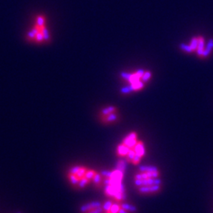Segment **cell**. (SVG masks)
I'll list each match as a JSON object with an SVG mask.
<instances>
[{"instance_id":"obj_6","label":"cell","mask_w":213,"mask_h":213,"mask_svg":"<svg viewBox=\"0 0 213 213\" xmlns=\"http://www.w3.org/2000/svg\"><path fill=\"white\" fill-rule=\"evenodd\" d=\"M213 49V39H210V40H208V44H207V46H206L205 49L204 50V52L203 54H202V56L204 57H206V56H208L209 54H210V52L212 51V50Z\"/></svg>"},{"instance_id":"obj_3","label":"cell","mask_w":213,"mask_h":213,"mask_svg":"<svg viewBox=\"0 0 213 213\" xmlns=\"http://www.w3.org/2000/svg\"><path fill=\"white\" fill-rule=\"evenodd\" d=\"M101 207V203L99 201H92L90 203L85 204L84 205H82L81 207V212H87L90 210L95 209V208H99Z\"/></svg>"},{"instance_id":"obj_4","label":"cell","mask_w":213,"mask_h":213,"mask_svg":"<svg viewBox=\"0 0 213 213\" xmlns=\"http://www.w3.org/2000/svg\"><path fill=\"white\" fill-rule=\"evenodd\" d=\"M143 87H144L143 82L138 81L137 82V83H134V84H131L130 85H129V86L123 88V89H122V92H124V93H128V92H130L131 91H134V90L140 89L143 88Z\"/></svg>"},{"instance_id":"obj_23","label":"cell","mask_w":213,"mask_h":213,"mask_svg":"<svg viewBox=\"0 0 213 213\" xmlns=\"http://www.w3.org/2000/svg\"><path fill=\"white\" fill-rule=\"evenodd\" d=\"M17 213H21V212H17Z\"/></svg>"},{"instance_id":"obj_5","label":"cell","mask_w":213,"mask_h":213,"mask_svg":"<svg viewBox=\"0 0 213 213\" xmlns=\"http://www.w3.org/2000/svg\"><path fill=\"white\" fill-rule=\"evenodd\" d=\"M134 150L136 152V155H138L141 157H142L144 155V148L142 142H137L134 147Z\"/></svg>"},{"instance_id":"obj_1","label":"cell","mask_w":213,"mask_h":213,"mask_svg":"<svg viewBox=\"0 0 213 213\" xmlns=\"http://www.w3.org/2000/svg\"><path fill=\"white\" fill-rule=\"evenodd\" d=\"M29 40H33L36 43H44L45 40H49V33L45 24L40 25L36 22L34 27L28 33Z\"/></svg>"},{"instance_id":"obj_9","label":"cell","mask_w":213,"mask_h":213,"mask_svg":"<svg viewBox=\"0 0 213 213\" xmlns=\"http://www.w3.org/2000/svg\"><path fill=\"white\" fill-rule=\"evenodd\" d=\"M126 165H127V159H120L118 164H117V168L118 170H120L122 172L125 171L126 170Z\"/></svg>"},{"instance_id":"obj_13","label":"cell","mask_w":213,"mask_h":213,"mask_svg":"<svg viewBox=\"0 0 213 213\" xmlns=\"http://www.w3.org/2000/svg\"><path fill=\"white\" fill-rule=\"evenodd\" d=\"M96 172L95 171H92V170L87 171L86 173H85V174H84V177H85L87 179L90 180V179H93V177H94V175L96 174Z\"/></svg>"},{"instance_id":"obj_11","label":"cell","mask_w":213,"mask_h":213,"mask_svg":"<svg viewBox=\"0 0 213 213\" xmlns=\"http://www.w3.org/2000/svg\"><path fill=\"white\" fill-rule=\"evenodd\" d=\"M69 181H70V182H71L73 185H77V184L79 183L80 179L76 175V174L69 173Z\"/></svg>"},{"instance_id":"obj_10","label":"cell","mask_w":213,"mask_h":213,"mask_svg":"<svg viewBox=\"0 0 213 213\" xmlns=\"http://www.w3.org/2000/svg\"><path fill=\"white\" fill-rule=\"evenodd\" d=\"M121 208L125 209L126 211H129V212H134L137 211V208L134 205H132V204H129L124 203L121 204Z\"/></svg>"},{"instance_id":"obj_14","label":"cell","mask_w":213,"mask_h":213,"mask_svg":"<svg viewBox=\"0 0 213 213\" xmlns=\"http://www.w3.org/2000/svg\"><path fill=\"white\" fill-rule=\"evenodd\" d=\"M190 47H192V49L193 50H196L197 48V45H198V38H196V37H193L191 40V43H190Z\"/></svg>"},{"instance_id":"obj_21","label":"cell","mask_w":213,"mask_h":213,"mask_svg":"<svg viewBox=\"0 0 213 213\" xmlns=\"http://www.w3.org/2000/svg\"><path fill=\"white\" fill-rule=\"evenodd\" d=\"M104 210V208H102L101 207H99V208H95V209H92V210H90L87 213H101L102 211Z\"/></svg>"},{"instance_id":"obj_12","label":"cell","mask_w":213,"mask_h":213,"mask_svg":"<svg viewBox=\"0 0 213 213\" xmlns=\"http://www.w3.org/2000/svg\"><path fill=\"white\" fill-rule=\"evenodd\" d=\"M139 192L141 193H151V186H141L139 189Z\"/></svg>"},{"instance_id":"obj_15","label":"cell","mask_w":213,"mask_h":213,"mask_svg":"<svg viewBox=\"0 0 213 213\" xmlns=\"http://www.w3.org/2000/svg\"><path fill=\"white\" fill-rule=\"evenodd\" d=\"M89 179H87L85 177H83V178H81V179H80L79 183H78V185H79V187L80 188H84V186H86L87 184L89 183Z\"/></svg>"},{"instance_id":"obj_8","label":"cell","mask_w":213,"mask_h":213,"mask_svg":"<svg viewBox=\"0 0 213 213\" xmlns=\"http://www.w3.org/2000/svg\"><path fill=\"white\" fill-rule=\"evenodd\" d=\"M139 171L141 172H154L158 171V170L154 166H141L139 167Z\"/></svg>"},{"instance_id":"obj_22","label":"cell","mask_w":213,"mask_h":213,"mask_svg":"<svg viewBox=\"0 0 213 213\" xmlns=\"http://www.w3.org/2000/svg\"><path fill=\"white\" fill-rule=\"evenodd\" d=\"M119 213H127V211L125 210V209H123V208H120V210L119 211Z\"/></svg>"},{"instance_id":"obj_17","label":"cell","mask_w":213,"mask_h":213,"mask_svg":"<svg viewBox=\"0 0 213 213\" xmlns=\"http://www.w3.org/2000/svg\"><path fill=\"white\" fill-rule=\"evenodd\" d=\"M180 47H181L183 51L188 52V53H190V52L193 51V49H192V47H190V45H187L186 44H180Z\"/></svg>"},{"instance_id":"obj_7","label":"cell","mask_w":213,"mask_h":213,"mask_svg":"<svg viewBox=\"0 0 213 213\" xmlns=\"http://www.w3.org/2000/svg\"><path fill=\"white\" fill-rule=\"evenodd\" d=\"M197 54L199 55H202L204 50V38L203 37H199L198 38V45H197Z\"/></svg>"},{"instance_id":"obj_20","label":"cell","mask_w":213,"mask_h":213,"mask_svg":"<svg viewBox=\"0 0 213 213\" xmlns=\"http://www.w3.org/2000/svg\"><path fill=\"white\" fill-rule=\"evenodd\" d=\"M93 182H94V183L96 184V185H98V184L100 182V180H101V177H100V175H99V174L98 173H96V174L94 175V177H93Z\"/></svg>"},{"instance_id":"obj_2","label":"cell","mask_w":213,"mask_h":213,"mask_svg":"<svg viewBox=\"0 0 213 213\" xmlns=\"http://www.w3.org/2000/svg\"><path fill=\"white\" fill-rule=\"evenodd\" d=\"M123 144H125L127 146H128L129 149H133L137 144L136 141V134L135 133H131L128 136L124 139Z\"/></svg>"},{"instance_id":"obj_19","label":"cell","mask_w":213,"mask_h":213,"mask_svg":"<svg viewBox=\"0 0 213 213\" xmlns=\"http://www.w3.org/2000/svg\"><path fill=\"white\" fill-rule=\"evenodd\" d=\"M150 77H151V73L149 72V71H146V72H144V75L142 76L141 78H142L143 82H147L149 81Z\"/></svg>"},{"instance_id":"obj_16","label":"cell","mask_w":213,"mask_h":213,"mask_svg":"<svg viewBox=\"0 0 213 213\" xmlns=\"http://www.w3.org/2000/svg\"><path fill=\"white\" fill-rule=\"evenodd\" d=\"M120 208H121V205H119L118 204H113L110 212L112 213H119V211L120 210Z\"/></svg>"},{"instance_id":"obj_18","label":"cell","mask_w":213,"mask_h":213,"mask_svg":"<svg viewBox=\"0 0 213 213\" xmlns=\"http://www.w3.org/2000/svg\"><path fill=\"white\" fill-rule=\"evenodd\" d=\"M112 204H113V203H112V201H106V202L104 203V207H103V208H104V210H105V211H106V212H110V210H111V208H112Z\"/></svg>"}]
</instances>
